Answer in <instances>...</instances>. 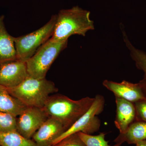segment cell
Segmentation results:
<instances>
[{"label": "cell", "instance_id": "obj_22", "mask_svg": "<svg viewBox=\"0 0 146 146\" xmlns=\"http://www.w3.org/2000/svg\"><path fill=\"white\" fill-rule=\"evenodd\" d=\"M136 146H146V140H143L137 142L136 144Z\"/></svg>", "mask_w": 146, "mask_h": 146}, {"label": "cell", "instance_id": "obj_9", "mask_svg": "<svg viewBox=\"0 0 146 146\" xmlns=\"http://www.w3.org/2000/svg\"><path fill=\"white\" fill-rule=\"evenodd\" d=\"M103 85L115 95V98H119L134 103L146 98L139 83H132L123 80L121 82L105 80Z\"/></svg>", "mask_w": 146, "mask_h": 146}, {"label": "cell", "instance_id": "obj_7", "mask_svg": "<svg viewBox=\"0 0 146 146\" xmlns=\"http://www.w3.org/2000/svg\"><path fill=\"white\" fill-rule=\"evenodd\" d=\"M48 118L43 108L27 107L17 117V131L25 138L30 139Z\"/></svg>", "mask_w": 146, "mask_h": 146}, {"label": "cell", "instance_id": "obj_23", "mask_svg": "<svg viewBox=\"0 0 146 146\" xmlns=\"http://www.w3.org/2000/svg\"><path fill=\"white\" fill-rule=\"evenodd\" d=\"M53 146H58V144L57 145H55Z\"/></svg>", "mask_w": 146, "mask_h": 146}, {"label": "cell", "instance_id": "obj_21", "mask_svg": "<svg viewBox=\"0 0 146 146\" xmlns=\"http://www.w3.org/2000/svg\"><path fill=\"white\" fill-rule=\"evenodd\" d=\"M138 83L141 86L144 96L146 98V77L144 78Z\"/></svg>", "mask_w": 146, "mask_h": 146}, {"label": "cell", "instance_id": "obj_24", "mask_svg": "<svg viewBox=\"0 0 146 146\" xmlns=\"http://www.w3.org/2000/svg\"></svg>", "mask_w": 146, "mask_h": 146}, {"label": "cell", "instance_id": "obj_6", "mask_svg": "<svg viewBox=\"0 0 146 146\" xmlns=\"http://www.w3.org/2000/svg\"><path fill=\"white\" fill-rule=\"evenodd\" d=\"M104 97L97 95L91 107L74 124L53 142L52 146L55 145L68 136L78 132L91 134L99 130L100 120L97 117L104 109Z\"/></svg>", "mask_w": 146, "mask_h": 146}, {"label": "cell", "instance_id": "obj_16", "mask_svg": "<svg viewBox=\"0 0 146 146\" xmlns=\"http://www.w3.org/2000/svg\"><path fill=\"white\" fill-rule=\"evenodd\" d=\"M124 41L130 52L131 58L134 60L137 68L143 71L144 78L146 77V52L135 48L131 43L125 32L122 29Z\"/></svg>", "mask_w": 146, "mask_h": 146}, {"label": "cell", "instance_id": "obj_5", "mask_svg": "<svg viewBox=\"0 0 146 146\" xmlns=\"http://www.w3.org/2000/svg\"><path fill=\"white\" fill-rule=\"evenodd\" d=\"M57 15H53L43 27L26 35L14 37L17 60L26 62L52 36Z\"/></svg>", "mask_w": 146, "mask_h": 146}, {"label": "cell", "instance_id": "obj_18", "mask_svg": "<svg viewBox=\"0 0 146 146\" xmlns=\"http://www.w3.org/2000/svg\"><path fill=\"white\" fill-rule=\"evenodd\" d=\"M17 117L10 113L0 111V132L17 131Z\"/></svg>", "mask_w": 146, "mask_h": 146}, {"label": "cell", "instance_id": "obj_3", "mask_svg": "<svg viewBox=\"0 0 146 146\" xmlns=\"http://www.w3.org/2000/svg\"><path fill=\"white\" fill-rule=\"evenodd\" d=\"M6 89L27 107L40 108L43 107L49 97L58 91L52 81L29 76L18 86Z\"/></svg>", "mask_w": 146, "mask_h": 146}, {"label": "cell", "instance_id": "obj_17", "mask_svg": "<svg viewBox=\"0 0 146 146\" xmlns=\"http://www.w3.org/2000/svg\"><path fill=\"white\" fill-rule=\"evenodd\" d=\"M80 139L86 146H121V145L116 144L113 146L108 144V141L105 139L106 133L102 132L98 135H92L82 132L77 133Z\"/></svg>", "mask_w": 146, "mask_h": 146}, {"label": "cell", "instance_id": "obj_1", "mask_svg": "<svg viewBox=\"0 0 146 146\" xmlns=\"http://www.w3.org/2000/svg\"><path fill=\"white\" fill-rule=\"evenodd\" d=\"M95 98L86 97L78 100L58 94L51 95L42 108L48 117L56 119L63 124L65 131L91 107Z\"/></svg>", "mask_w": 146, "mask_h": 146}, {"label": "cell", "instance_id": "obj_10", "mask_svg": "<svg viewBox=\"0 0 146 146\" xmlns=\"http://www.w3.org/2000/svg\"><path fill=\"white\" fill-rule=\"evenodd\" d=\"M65 131L63 124L58 120L48 117L32 138L38 146H52L53 142Z\"/></svg>", "mask_w": 146, "mask_h": 146}, {"label": "cell", "instance_id": "obj_20", "mask_svg": "<svg viewBox=\"0 0 146 146\" xmlns=\"http://www.w3.org/2000/svg\"><path fill=\"white\" fill-rule=\"evenodd\" d=\"M58 144L59 146H86L77 133L68 136Z\"/></svg>", "mask_w": 146, "mask_h": 146}, {"label": "cell", "instance_id": "obj_2", "mask_svg": "<svg viewBox=\"0 0 146 146\" xmlns=\"http://www.w3.org/2000/svg\"><path fill=\"white\" fill-rule=\"evenodd\" d=\"M90 12L78 6L61 9L57 15L54 31L50 38L58 41L68 40L74 35L84 36L86 33L95 29Z\"/></svg>", "mask_w": 146, "mask_h": 146}, {"label": "cell", "instance_id": "obj_11", "mask_svg": "<svg viewBox=\"0 0 146 146\" xmlns=\"http://www.w3.org/2000/svg\"><path fill=\"white\" fill-rule=\"evenodd\" d=\"M116 116L115 125L120 133H124L131 124L135 121L136 110L134 104L119 98H115Z\"/></svg>", "mask_w": 146, "mask_h": 146}, {"label": "cell", "instance_id": "obj_14", "mask_svg": "<svg viewBox=\"0 0 146 146\" xmlns=\"http://www.w3.org/2000/svg\"><path fill=\"white\" fill-rule=\"evenodd\" d=\"M27 106L11 95L5 87L0 85V111L19 116Z\"/></svg>", "mask_w": 146, "mask_h": 146}, {"label": "cell", "instance_id": "obj_13", "mask_svg": "<svg viewBox=\"0 0 146 146\" xmlns=\"http://www.w3.org/2000/svg\"><path fill=\"white\" fill-rule=\"evenodd\" d=\"M143 140H146V122L134 121L124 133H119L114 142L120 145L125 142L136 145L137 142Z\"/></svg>", "mask_w": 146, "mask_h": 146}, {"label": "cell", "instance_id": "obj_12", "mask_svg": "<svg viewBox=\"0 0 146 146\" xmlns=\"http://www.w3.org/2000/svg\"><path fill=\"white\" fill-rule=\"evenodd\" d=\"M4 16H0V65L17 60L14 37L6 29Z\"/></svg>", "mask_w": 146, "mask_h": 146}, {"label": "cell", "instance_id": "obj_8", "mask_svg": "<svg viewBox=\"0 0 146 146\" xmlns=\"http://www.w3.org/2000/svg\"><path fill=\"white\" fill-rule=\"evenodd\" d=\"M29 76L24 61L16 60L0 65V85L5 88L18 86Z\"/></svg>", "mask_w": 146, "mask_h": 146}, {"label": "cell", "instance_id": "obj_15", "mask_svg": "<svg viewBox=\"0 0 146 146\" xmlns=\"http://www.w3.org/2000/svg\"><path fill=\"white\" fill-rule=\"evenodd\" d=\"M1 146H38L33 140L25 138L17 131L0 132Z\"/></svg>", "mask_w": 146, "mask_h": 146}, {"label": "cell", "instance_id": "obj_19", "mask_svg": "<svg viewBox=\"0 0 146 146\" xmlns=\"http://www.w3.org/2000/svg\"><path fill=\"white\" fill-rule=\"evenodd\" d=\"M136 110L135 121H141L146 122V98L134 103Z\"/></svg>", "mask_w": 146, "mask_h": 146}, {"label": "cell", "instance_id": "obj_4", "mask_svg": "<svg viewBox=\"0 0 146 146\" xmlns=\"http://www.w3.org/2000/svg\"><path fill=\"white\" fill-rule=\"evenodd\" d=\"M68 44V40L58 41L50 38L26 62L29 75L35 78H46L51 66Z\"/></svg>", "mask_w": 146, "mask_h": 146}]
</instances>
